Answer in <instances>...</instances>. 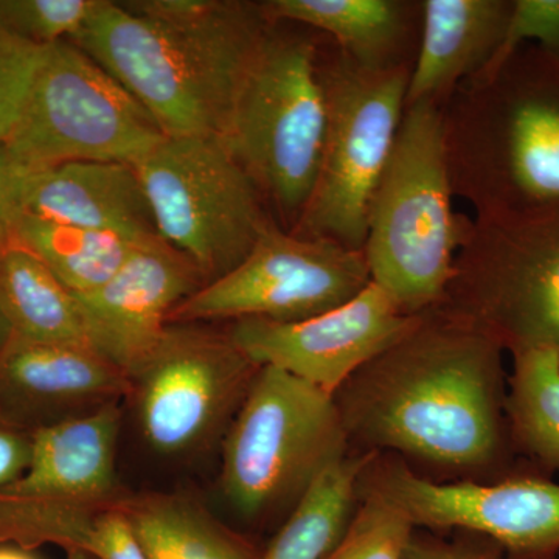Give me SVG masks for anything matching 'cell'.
<instances>
[{
  "label": "cell",
  "mask_w": 559,
  "mask_h": 559,
  "mask_svg": "<svg viewBox=\"0 0 559 559\" xmlns=\"http://www.w3.org/2000/svg\"><path fill=\"white\" fill-rule=\"evenodd\" d=\"M503 352L468 319L443 308L418 314L334 393L349 448L396 455L436 481L535 473L511 444Z\"/></svg>",
  "instance_id": "6da1fadb"
},
{
  "label": "cell",
  "mask_w": 559,
  "mask_h": 559,
  "mask_svg": "<svg viewBox=\"0 0 559 559\" xmlns=\"http://www.w3.org/2000/svg\"><path fill=\"white\" fill-rule=\"evenodd\" d=\"M272 21L250 0H102L70 43L165 135H223Z\"/></svg>",
  "instance_id": "7a4b0ae2"
},
{
  "label": "cell",
  "mask_w": 559,
  "mask_h": 559,
  "mask_svg": "<svg viewBox=\"0 0 559 559\" xmlns=\"http://www.w3.org/2000/svg\"><path fill=\"white\" fill-rule=\"evenodd\" d=\"M454 197L474 216L559 202V60L524 44L463 81L443 106Z\"/></svg>",
  "instance_id": "3957f363"
},
{
  "label": "cell",
  "mask_w": 559,
  "mask_h": 559,
  "mask_svg": "<svg viewBox=\"0 0 559 559\" xmlns=\"http://www.w3.org/2000/svg\"><path fill=\"white\" fill-rule=\"evenodd\" d=\"M443 106L409 103L367 219L364 246L371 282L400 310L423 314L443 305L468 216L452 209Z\"/></svg>",
  "instance_id": "277c9868"
},
{
  "label": "cell",
  "mask_w": 559,
  "mask_h": 559,
  "mask_svg": "<svg viewBox=\"0 0 559 559\" xmlns=\"http://www.w3.org/2000/svg\"><path fill=\"white\" fill-rule=\"evenodd\" d=\"M319 43L318 32L272 22L221 135L289 231L310 201L325 148Z\"/></svg>",
  "instance_id": "5b68a950"
},
{
  "label": "cell",
  "mask_w": 559,
  "mask_h": 559,
  "mask_svg": "<svg viewBox=\"0 0 559 559\" xmlns=\"http://www.w3.org/2000/svg\"><path fill=\"white\" fill-rule=\"evenodd\" d=\"M352 452L336 401L294 374L261 367L224 439L221 489L252 522L288 516Z\"/></svg>",
  "instance_id": "8992f818"
},
{
  "label": "cell",
  "mask_w": 559,
  "mask_h": 559,
  "mask_svg": "<svg viewBox=\"0 0 559 559\" xmlns=\"http://www.w3.org/2000/svg\"><path fill=\"white\" fill-rule=\"evenodd\" d=\"M329 123L314 190L293 234L364 250L374 190L406 109L411 68L366 69L320 35Z\"/></svg>",
  "instance_id": "52a82bcc"
},
{
  "label": "cell",
  "mask_w": 559,
  "mask_h": 559,
  "mask_svg": "<svg viewBox=\"0 0 559 559\" xmlns=\"http://www.w3.org/2000/svg\"><path fill=\"white\" fill-rule=\"evenodd\" d=\"M439 308L488 331L511 355L559 349V202L471 218Z\"/></svg>",
  "instance_id": "ba28073f"
},
{
  "label": "cell",
  "mask_w": 559,
  "mask_h": 559,
  "mask_svg": "<svg viewBox=\"0 0 559 559\" xmlns=\"http://www.w3.org/2000/svg\"><path fill=\"white\" fill-rule=\"evenodd\" d=\"M134 167L157 234L198 267L205 285L235 270L277 223L221 135H165Z\"/></svg>",
  "instance_id": "9c48e42d"
},
{
  "label": "cell",
  "mask_w": 559,
  "mask_h": 559,
  "mask_svg": "<svg viewBox=\"0 0 559 559\" xmlns=\"http://www.w3.org/2000/svg\"><path fill=\"white\" fill-rule=\"evenodd\" d=\"M165 138L148 110L70 40L40 51L5 148L25 171L68 162L135 164Z\"/></svg>",
  "instance_id": "30bf717a"
},
{
  "label": "cell",
  "mask_w": 559,
  "mask_h": 559,
  "mask_svg": "<svg viewBox=\"0 0 559 559\" xmlns=\"http://www.w3.org/2000/svg\"><path fill=\"white\" fill-rule=\"evenodd\" d=\"M260 369L227 331L170 323L131 374L128 400L153 450L190 454L229 430Z\"/></svg>",
  "instance_id": "8fae6325"
},
{
  "label": "cell",
  "mask_w": 559,
  "mask_h": 559,
  "mask_svg": "<svg viewBox=\"0 0 559 559\" xmlns=\"http://www.w3.org/2000/svg\"><path fill=\"white\" fill-rule=\"evenodd\" d=\"M371 282L364 250L271 224L235 270L179 304L170 323L219 319L300 322L340 308Z\"/></svg>",
  "instance_id": "7c38bea8"
},
{
  "label": "cell",
  "mask_w": 559,
  "mask_h": 559,
  "mask_svg": "<svg viewBox=\"0 0 559 559\" xmlns=\"http://www.w3.org/2000/svg\"><path fill=\"white\" fill-rule=\"evenodd\" d=\"M359 489L388 500L417 530H462L491 540L509 559H555L559 551V485L539 474L436 481L396 455L374 454Z\"/></svg>",
  "instance_id": "4fadbf2b"
},
{
  "label": "cell",
  "mask_w": 559,
  "mask_h": 559,
  "mask_svg": "<svg viewBox=\"0 0 559 559\" xmlns=\"http://www.w3.org/2000/svg\"><path fill=\"white\" fill-rule=\"evenodd\" d=\"M417 316L400 310L380 286L369 283L340 308L300 322L234 320L227 334L260 367H275L334 393L360 367L389 348Z\"/></svg>",
  "instance_id": "5bb4252c"
},
{
  "label": "cell",
  "mask_w": 559,
  "mask_h": 559,
  "mask_svg": "<svg viewBox=\"0 0 559 559\" xmlns=\"http://www.w3.org/2000/svg\"><path fill=\"white\" fill-rule=\"evenodd\" d=\"M204 285L198 267L160 237L140 242L105 285L76 296L92 347L131 377L160 341L173 310Z\"/></svg>",
  "instance_id": "9a60e30c"
},
{
  "label": "cell",
  "mask_w": 559,
  "mask_h": 559,
  "mask_svg": "<svg viewBox=\"0 0 559 559\" xmlns=\"http://www.w3.org/2000/svg\"><path fill=\"white\" fill-rule=\"evenodd\" d=\"M130 393V377L90 345L13 334L0 356V415L31 433L120 403Z\"/></svg>",
  "instance_id": "2e32d148"
},
{
  "label": "cell",
  "mask_w": 559,
  "mask_h": 559,
  "mask_svg": "<svg viewBox=\"0 0 559 559\" xmlns=\"http://www.w3.org/2000/svg\"><path fill=\"white\" fill-rule=\"evenodd\" d=\"M21 204L22 213L50 223L135 241L159 237L138 168L128 162H68L27 173Z\"/></svg>",
  "instance_id": "e0dca14e"
},
{
  "label": "cell",
  "mask_w": 559,
  "mask_h": 559,
  "mask_svg": "<svg viewBox=\"0 0 559 559\" xmlns=\"http://www.w3.org/2000/svg\"><path fill=\"white\" fill-rule=\"evenodd\" d=\"M514 0H423L421 38L406 105L444 106L463 81L479 75L503 46Z\"/></svg>",
  "instance_id": "ac0fdd59"
},
{
  "label": "cell",
  "mask_w": 559,
  "mask_h": 559,
  "mask_svg": "<svg viewBox=\"0 0 559 559\" xmlns=\"http://www.w3.org/2000/svg\"><path fill=\"white\" fill-rule=\"evenodd\" d=\"M120 403L32 432V455L20 479L3 489L28 498L108 499L119 495L116 454Z\"/></svg>",
  "instance_id": "d6986e66"
},
{
  "label": "cell",
  "mask_w": 559,
  "mask_h": 559,
  "mask_svg": "<svg viewBox=\"0 0 559 559\" xmlns=\"http://www.w3.org/2000/svg\"><path fill=\"white\" fill-rule=\"evenodd\" d=\"M272 22L326 36L366 69L411 68L421 38V0H266Z\"/></svg>",
  "instance_id": "ffe728a7"
},
{
  "label": "cell",
  "mask_w": 559,
  "mask_h": 559,
  "mask_svg": "<svg viewBox=\"0 0 559 559\" xmlns=\"http://www.w3.org/2000/svg\"><path fill=\"white\" fill-rule=\"evenodd\" d=\"M120 507L146 559L263 558L255 543L187 496L124 489Z\"/></svg>",
  "instance_id": "44dd1931"
},
{
  "label": "cell",
  "mask_w": 559,
  "mask_h": 559,
  "mask_svg": "<svg viewBox=\"0 0 559 559\" xmlns=\"http://www.w3.org/2000/svg\"><path fill=\"white\" fill-rule=\"evenodd\" d=\"M0 307L16 336L92 347L79 297L17 245L0 259Z\"/></svg>",
  "instance_id": "7402d4cb"
},
{
  "label": "cell",
  "mask_w": 559,
  "mask_h": 559,
  "mask_svg": "<svg viewBox=\"0 0 559 559\" xmlns=\"http://www.w3.org/2000/svg\"><path fill=\"white\" fill-rule=\"evenodd\" d=\"M506 414L511 444L528 468L549 477L559 471V349L513 353Z\"/></svg>",
  "instance_id": "603a6c76"
},
{
  "label": "cell",
  "mask_w": 559,
  "mask_h": 559,
  "mask_svg": "<svg viewBox=\"0 0 559 559\" xmlns=\"http://www.w3.org/2000/svg\"><path fill=\"white\" fill-rule=\"evenodd\" d=\"M374 454L353 451L319 477L261 559H322L347 532L359 503V479Z\"/></svg>",
  "instance_id": "cb8c5ba5"
},
{
  "label": "cell",
  "mask_w": 559,
  "mask_h": 559,
  "mask_svg": "<svg viewBox=\"0 0 559 559\" xmlns=\"http://www.w3.org/2000/svg\"><path fill=\"white\" fill-rule=\"evenodd\" d=\"M14 241L35 253L79 297L105 285L143 242L110 231L50 223L27 213L17 219Z\"/></svg>",
  "instance_id": "d4e9b609"
},
{
  "label": "cell",
  "mask_w": 559,
  "mask_h": 559,
  "mask_svg": "<svg viewBox=\"0 0 559 559\" xmlns=\"http://www.w3.org/2000/svg\"><path fill=\"white\" fill-rule=\"evenodd\" d=\"M415 527L388 500L359 489V503L347 532L322 559H403Z\"/></svg>",
  "instance_id": "484cf974"
},
{
  "label": "cell",
  "mask_w": 559,
  "mask_h": 559,
  "mask_svg": "<svg viewBox=\"0 0 559 559\" xmlns=\"http://www.w3.org/2000/svg\"><path fill=\"white\" fill-rule=\"evenodd\" d=\"M102 0H0V31L14 38L51 46L72 39Z\"/></svg>",
  "instance_id": "4316f807"
},
{
  "label": "cell",
  "mask_w": 559,
  "mask_h": 559,
  "mask_svg": "<svg viewBox=\"0 0 559 559\" xmlns=\"http://www.w3.org/2000/svg\"><path fill=\"white\" fill-rule=\"evenodd\" d=\"M43 49L0 31V143L9 139Z\"/></svg>",
  "instance_id": "83f0119b"
},
{
  "label": "cell",
  "mask_w": 559,
  "mask_h": 559,
  "mask_svg": "<svg viewBox=\"0 0 559 559\" xmlns=\"http://www.w3.org/2000/svg\"><path fill=\"white\" fill-rule=\"evenodd\" d=\"M524 44H533L559 60V0H514L506 40L489 66Z\"/></svg>",
  "instance_id": "f1b7e54d"
},
{
  "label": "cell",
  "mask_w": 559,
  "mask_h": 559,
  "mask_svg": "<svg viewBox=\"0 0 559 559\" xmlns=\"http://www.w3.org/2000/svg\"><path fill=\"white\" fill-rule=\"evenodd\" d=\"M503 554L495 543L476 535L473 538L447 540L432 535H423L415 528L403 559H495Z\"/></svg>",
  "instance_id": "f546056e"
},
{
  "label": "cell",
  "mask_w": 559,
  "mask_h": 559,
  "mask_svg": "<svg viewBox=\"0 0 559 559\" xmlns=\"http://www.w3.org/2000/svg\"><path fill=\"white\" fill-rule=\"evenodd\" d=\"M27 173L0 143V259L16 245L14 234L22 213V183Z\"/></svg>",
  "instance_id": "4dcf8cb0"
},
{
  "label": "cell",
  "mask_w": 559,
  "mask_h": 559,
  "mask_svg": "<svg viewBox=\"0 0 559 559\" xmlns=\"http://www.w3.org/2000/svg\"><path fill=\"white\" fill-rule=\"evenodd\" d=\"M32 455V433L0 415V489L20 479Z\"/></svg>",
  "instance_id": "1f68e13d"
},
{
  "label": "cell",
  "mask_w": 559,
  "mask_h": 559,
  "mask_svg": "<svg viewBox=\"0 0 559 559\" xmlns=\"http://www.w3.org/2000/svg\"><path fill=\"white\" fill-rule=\"evenodd\" d=\"M11 337H13V330H11V325L9 319H7L5 312H3L2 307H0V356L5 352L7 345L10 344Z\"/></svg>",
  "instance_id": "d6a6232c"
},
{
  "label": "cell",
  "mask_w": 559,
  "mask_h": 559,
  "mask_svg": "<svg viewBox=\"0 0 559 559\" xmlns=\"http://www.w3.org/2000/svg\"><path fill=\"white\" fill-rule=\"evenodd\" d=\"M0 559H36L31 555V550L21 549V547L0 546Z\"/></svg>",
  "instance_id": "836d02e7"
},
{
  "label": "cell",
  "mask_w": 559,
  "mask_h": 559,
  "mask_svg": "<svg viewBox=\"0 0 559 559\" xmlns=\"http://www.w3.org/2000/svg\"><path fill=\"white\" fill-rule=\"evenodd\" d=\"M495 559H509V558H503L502 557V554L498 555V557H496Z\"/></svg>",
  "instance_id": "e575fe53"
}]
</instances>
